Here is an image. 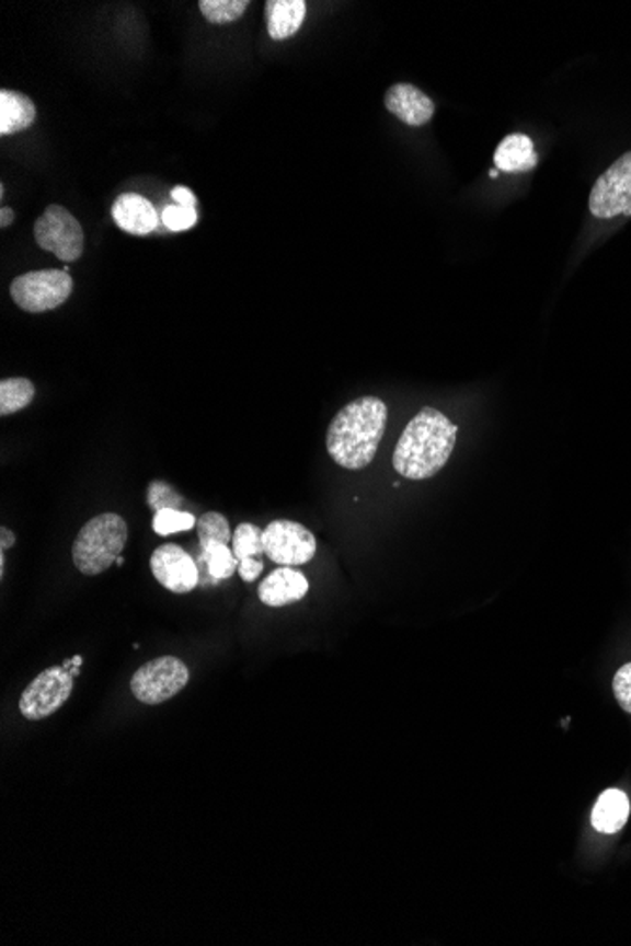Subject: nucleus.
I'll list each match as a JSON object with an SVG mask.
<instances>
[{
	"label": "nucleus",
	"instance_id": "nucleus-1",
	"mask_svg": "<svg viewBox=\"0 0 631 946\" xmlns=\"http://www.w3.org/2000/svg\"><path fill=\"white\" fill-rule=\"evenodd\" d=\"M458 427L443 412L424 406L406 424L393 452V469L406 481H427L450 460Z\"/></svg>",
	"mask_w": 631,
	"mask_h": 946
},
{
	"label": "nucleus",
	"instance_id": "nucleus-2",
	"mask_svg": "<svg viewBox=\"0 0 631 946\" xmlns=\"http://www.w3.org/2000/svg\"><path fill=\"white\" fill-rule=\"evenodd\" d=\"M388 406L378 397H359L339 411L325 435V448L336 465L362 471L377 455L385 437Z\"/></svg>",
	"mask_w": 631,
	"mask_h": 946
},
{
	"label": "nucleus",
	"instance_id": "nucleus-3",
	"mask_svg": "<svg viewBox=\"0 0 631 946\" xmlns=\"http://www.w3.org/2000/svg\"><path fill=\"white\" fill-rule=\"evenodd\" d=\"M129 539L127 521L114 512H104L85 521L72 544V562L85 576L103 575L122 556Z\"/></svg>",
	"mask_w": 631,
	"mask_h": 946
},
{
	"label": "nucleus",
	"instance_id": "nucleus-4",
	"mask_svg": "<svg viewBox=\"0 0 631 946\" xmlns=\"http://www.w3.org/2000/svg\"><path fill=\"white\" fill-rule=\"evenodd\" d=\"M74 280L61 268H44L20 275L10 284V296L28 314L56 310L69 301Z\"/></svg>",
	"mask_w": 631,
	"mask_h": 946
},
{
	"label": "nucleus",
	"instance_id": "nucleus-5",
	"mask_svg": "<svg viewBox=\"0 0 631 946\" xmlns=\"http://www.w3.org/2000/svg\"><path fill=\"white\" fill-rule=\"evenodd\" d=\"M190 682V669L174 656H161L140 667L130 679V692L145 705H161Z\"/></svg>",
	"mask_w": 631,
	"mask_h": 946
},
{
	"label": "nucleus",
	"instance_id": "nucleus-6",
	"mask_svg": "<svg viewBox=\"0 0 631 946\" xmlns=\"http://www.w3.org/2000/svg\"><path fill=\"white\" fill-rule=\"evenodd\" d=\"M35 241L62 263L80 259L85 246L80 221L61 205H49L35 223Z\"/></svg>",
	"mask_w": 631,
	"mask_h": 946
},
{
	"label": "nucleus",
	"instance_id": "nucleus-7",
	"mask_svg": "<svg viewBox=\"0 0 631 946\" xmlns=\"http://www.w3.org/2000/svg\"><path fill=\"white\" fill-rule=\"evenodd\" d=\"M74 677L65 667H49L28 684L20 697V713L31 722L56 714L72 695Z\"/></svg>",
	"mask_w": 631,
	"mask_h": 946
},
{
	"label": "nucleus",
	"instance_id": "nucleus-8",
	"mask_svg": "<svg viewBox=\"0 0 631 946\" xmlns=\"http://www.w3.org/2000/svg\"><path fill=\"white\" fill-rule=\"evenodd\" d=\"M590 212L599 220H612L620 214L631 216V151L620 155L596 180L590 193Z\"/></svg>",
	"mask_w": 631,
	"mask_h": 946
},
{
	"label": "nucleus",
	"instance_id": "nucleus-9",
	"mask_svg": "<svg viewBox=\"0 0 631 946\" xmlns=\"http://www.w3.org/2000/svg\"><path fill=\"white\" fill-rule=\"evenodd\" d=\"M263 546L271 562L282 567L309 563L316 554V539L309 529L291 520H275L263 529Z\"/></svg>",
	"mask_w": 631,
	"mask_h": 946
},
{
	"label": "nucleus",
	"instance_id": "nucleus-10",
	"mask_svg": "<svg viewBox=\"0 0 631 946\" xmlns=\"http://www.w3.org/2000/svg\"><path fill=\"white\" fill-rule=\"evenodd\" d=\"M151 575L172 593H190L200 582L199 567L179 544H163L150 557Z\"/></svg>",
	"mask_w": 631,
	"mask_h": 946
},
{
	"label": "nucleus",
	"instance_id": "nucleus-11",
	"mask_svg": "<svg viewBox=\"0 0 631 946\" xmlns=\"http://www.w3.org/2000/svg\"><path fill=\"white\" fill-rule=\"evenodd\" d=\"M386 111L401 119L409 127H422L435 116L432 96L412 83H395L385 95Z\"/></svg>",
	"mask_w": 631,
	"mask_h": 946
},
{
	"label": "nucleus",
	"instance_id": "nucleus-12",
	"mask_svg": "<svg viewBox=\"0 0 631 946\" xmlns=\"http://www.w3.org/2000/svg\"><path fill=\"white\" fill-rule=\"evenodd\" d=\"M112 218L125 233L146 236L158 229L161 216L156 210V206L142 195L124 193L112 206Z\"/></svg>",
	"mask_w": 631,
	"mask_h": 946
},
{
	"label": "nucleus",
	"instance_id": "nucleus-13",
	"mask_svg": "<svg viewBox=\"0 0 631 946\" xmlns=\"http://www.w3.org/2000/svg\"><path fill=\"white\" fill-rule=\"evenodd\" d=\"M309 593V580L301 570L294 567H278L260 584L261 603L278 609L286 604L297 603Z\"/></svg>",
	"mask_w": 631,
	"mask_h": 946
},
{
	"label": "nucleus",
	"instance_id": "nucleus-14",
	"mask_svg": "<svg viewBox=\"0 0 631 946\" xmlns=\"http://www.w3.org/2000/svg\"><path fill=\"white\" fill-rule=\"evenodd\" d=\"M307 15L305 0H268L265 4V23L273 41H288L299 33Z\"/></svg>",
	"mask_w": 631,
	"mask_h": 946
},
{
	"label": "nucleus",
	"instance_id": "nucleus-15",
	"mask_svg": "<svg viewBox=\"0 0 631 946\" xmlns=\"http://www.w3.org/2000/svg\"><path fill=\"white\" fill-rule=\"evenodd\" d=\"M536 148L528 135L513 132L503 138L500 146L495 148L494 163L503 172H526L536 169Z\"/></svg>",
	"mask_w": 631,
	"mask_h": 946
},
{
	"label": "nucleus",
	"instance_id": "nucleus-16",
	"mask_svg": "<svg viewBox=\"0 0 631 946\" xmlns=\"http://www.w3.org/2000/svg\"><path fill=\"white\" fill-rule=\"evenodd\" d=\"M630 817V799L622 789L611 788L604 792L592 810V826L599 833H617L624 828Z\"/></svg>",
	"mask_w": 631,
	"mask_h": 946
},
{
	"label": "nucleus",
	"instance_id": "nucleus-17",
	"mask_svg": "<svg viewBox=\"0 0 631 946\" xmlns=\"http://www.w3.org/2000/svg\"><path fill=\"white\" fill-rule=\"evenodd\" d=\"M36 122V106L27 95L18 91H0V135H15L27 130Z\"/></svg>",
	"mask_w": 631,
	"mask_h": 946
},
{
	"label": "nucleus",
	"instance_id": "nucleus-18",
	"mask_svg": "<svg viewBox=\"0 0 631 946\" xmlns=\"http://www.w3.org/2000/svg\"><path fill=\"white\" fill-rule=\"evenodd\" d=\"M35 395V384L28 378H4L0 382V416L25 411Z\"/></svg>",
	"mask_w": 631,
	"mask_h": 946
},
{
	"label": "nucleus",
	"instance_id": "nucleus-19",
	"mask_svg": "<svg viewBox=\"0 0 631 946\" xmlns=\"http://www.w3.org/2000/svg\"><path fill=\"white\" fill-rule=\"evenodd\" d=\"M203 559H205L206 573L210 575L214 582L231 578L239 567V559L234 557L233 549H229L227 544L206 546L203 549Z\"/></svg>",
	"mask_w": 631,
	"mask_h": 946
},
{
	"label": "nucleus",
	"instance_id": "nucleus-20",
	"mask_svg": "<svg viewBox=\"0 0 631 946\" xmlns=\"http://www.w3.org/2000/svg\"><path fill=\"white\" fill-rule=\"evenodd\" d=\"M197 533H199L200 549H206L210 544H229V541H233L229 520L220 512H205L197 518Z\"/></svg>",
	"mask_w": 631,
	"mask_h": 946
},
{
	"label": "nucleus",
	"instance_id": "nucleus-21",
	"mask_svg": "<svg viewBox=\"0 0 631 946\" xmlns=\"http://www.w3.org/2000/svg\"><path fill=\"white\" fill-rule=\"evenodd\" d=\"M250 0H200L199 8L208 23L226 25L242 18Z\"/></svg>",
	"mask_w": 631,
	"mask_h": 946
},
{
	"label": "nucleus",
	"instance_id": "nucleus-22",
	"mask_svg": "<svg viewBox=\"0 0 631 946\" xmlns=\"http://www.w3.org/2000/svg\"><path fill=\"white\" fill-rule=\"evenodd\" d=\"M233 554L239 562L248 559V557H260L265 554L263 546V529L257 528L254 523H241L234 529L233 533Z\"/></svg>",
	"mask_w": 631,
	"mask_h": 946
},
{
	"label": "nucleus",
	"instance_id": "nucleus-23",
	"mask_svg": "<svg viewBox=\"0 0 631 946\" xmlns=\"http://www.w3.org/2000/svg\"><path fill=\"white\" fill-rule=\"evenodd\" d=\"M146 503L153 512L165 510V508H174V510H184L187 507L186 497L176 492V487H172L165 481H151L146 489Z\"/></svg>",
	"mask_w": 631,
	"mask_h": 946
},
{
	"label": "nucleus",
	"instance_id": "nucleus-24",
	"mask_svg": "<svg viewBox=\"0 0 631 946\" xmlns=\"http://www.w3.org/2000/svg\"><path fill=\"white\" fill-rule=\"evenodd\" d=\"M153 531L161 537L174 535V533H184L197 526V518L192 512L186 510H174V508H165L159 510L153 516Z\"/></svg>",
	"mask_w": 631,
	"mask_h": 946
},
{
	"label": "nucleus",
	"instance_id": "nucleus-25",
	"mask_svg": "<svg viewBox=\"0 0 631 946\" xmlns=\"http://www.w3.org/2000/svg\"><path fill=\"white\" fill-rule=\"evenodd\" d=\"M161 220H163V226H165L169 231H176V233H180V231H187V229H192L193 226H197L199 216H197V210H195V208L169 205L163 208Z\"/></svg>",
	"mask_w": 631,
	"mask_h": 946
},
{
	"label": "nucleus",
	"instance_id": "nucleus-26",
	"mask_svg": "<svg viewBox=\"0 0 631 946\" xmlns=\"http://www.w3.org/2000/svg\"><path fill=\"white\" fill-rule=\"evenodd\" d=\"M612 690L618 705L622 706L626 713L631 714V664H626L618 669L612 680Z\"/></svg>",
	"mask_w": 631,
	"mask_h": 946
},
{
	"label": "nucleus",
	"instance_id": "nucleus-27",
	"mask_svg": "<svg viewBox=\"0 0 631 946\" xmlns=\"http://www.w3.org/2000/svg\"><path fill=\"white\" fill-rule=\"evenodd\" d=\"M261 573H263V562L260 557H248L239 562V575L244 582H254Z\"/></svg>",
	"mask_w": 631,
	"mask_h": 946
},
{
	"label": "nucleus",
	"instance_id": "nucleus-28",
	"mask_svg": "<svg viewBox=\"0 0 631 946\" xmlns=\"http://www.w3.org/2000/svg\"><path fill=\"white\" fill-rule=\"evenodd\" d=\"M171 197L176 205L186 206V208H195V205H197V197L186 186L174 187L171 192Z\"/></svg>",
	"mask_w": 631,
	"mask_h": 946
},
{
	"label": "nucleus",
	"instance_id": "nucleus-29",
	"mask_svg": "<svg viewBox=\"0 0 631 946\" xmlns=\"http://www.w3.org/2000/svg\"><path fill=\"white\" fill-rule=\"evenodd\" d=\"M15 544L14 531L8 528L0 529V552H7Z\"/></svg>",
	"mask_w": 631,
	"mask_h": 946
},
{
	"label": "nucleus",
	"instance_id": "nucleus-30",
	"mask_svg": "<svg viewBox=\"0 0 631 946\" xmlns=\"http://www.w3.org/2000/svg\"><path fill=\"white\" fill-rule=\"evenodd\" d=\"M14 218H15L14 210H12V208H7V206H4V208H2V210H0V227H2V229H4V227L12 226V223H14Z\"/></svg>",
	"mask_w": 631,
	"mask_h": 946
},
{
	"label": "nucleus",
	"instance_id": "nucleus-31",
	"mask_svg": "<svg viewBox=\"0 0 631 946\" xmlns=\"http://www.w3.org/2000/svg\"><path fill=\"white\" fill-rule=\"evenodd\" d=\"M72 664H74L76 667L82 666V656H74V658H72Z\"/></svg>",
	"mask_w": 631,
	"mask_h": 946
},
{
	"label": "nucleus",
	"instance_id": "nucleus-32",
	"mask_svg": "<svg viewBox=\"0 0 631 946\" xmlns=\"http://www.w3.org/2000/svg\"><path fill=\"white\" fill-rule=\"evenodd\" d=\"M70 674H72V677H74V679H76V677H78V674H80V667H76V666L70 667Z\"/></svg>",
	"mask_w": 631,
	"mask_h": 946
}]
</instances>
